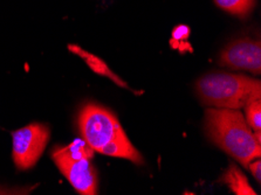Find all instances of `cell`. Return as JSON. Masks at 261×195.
<instances>
[{
	"label": "cell",
	"instance_id": "14",
	"mask_svg": "<svg viewBox=\"0 0 261 195\" xmlns=\"http://www.w3.org/2000/svg\"><path fill=\"white\" fill-rule=\"evenodd\" d=\"M247 169L251 171L253 177L256 179V181L260 182L261 181V162H260L259 159H258V160H255V159H254V160H252L250 164H248Z\"/></svg>",
	"mask_w": 261,
	"mask_h": 195
},
{
	"label": "cell",
	"instance_id": "10",
	"mask_svg": "<svg viewBox=\"0 0 261 195\" xmlns=\"http://www.w3.org/2000/svg\"><path fill=\"white\" fill-rule=\"evenodd\" d=\"M216 5L228 13L245 18L254 9L255 0H215Z\"/></svg>",
	"mask_w": 261,
	"mask_h": 195
},
{
	"label": "cell",
	"instance_id": "3",
	"mask_svg": "<svg viewBox=\"0 0 261 195\" xmlns=\"http://www.w3.org/2000/svg\"><path fill=\"white\" fill-rule=\"evenodd\" d=\"M77 123L84 141L98 153L122 130L114 114L96 104H87L79 115Z\"/></svg>",
	"mask_w": 261,
	"mask_h": 195
},
{
	"label": "cell",
	"instance_id": "1",
	"mask_svg": "<svg viewBox=\"0 0 261 195\" xmlns=\"http://www.w3.org/2000/svg\"><path fill=\"white\" fill-rule=\"evenodd\" d=\"M205 131L212 143L245 169L261 156L260 143L239 109H206Z\"/></svg>",
	"mask_w": 261,
	"mask_h": 195
},
{
	"label": "cell",
	"instance_id": "4",
	"mask_svg": "<svg viewBox=\"0 0 261 195\" xmlns=\"http://www.w3.org/2000/svg\"><path fill=\"white\" fill-rule=\"evenodd\" d=\"M49 127L33 123L12 132V157L18 170H30L39 161L49 142Z\"/></svg>",
	"mask_w": 261,
	"mask_h": 195
},
{
	"label": "cell",
	"instance_id": "6",
	"mask_svg": "<svg viewBox=\"0 0 261 195\" xmlns=\"http://www.w3.org/2000/svg\"><path fill=\"white\" fill-rule=\"evenodd\" d=\"M219 65L232 69L250 70L253 74H260L261 46L259 41L241 39L232 42L221 51Z\"/></svg>",
	"mask_w": 261,
	"mask_h": 195
},
{
	"label": "cell",
	"instance_id": "2",
	"mask_svg": "<svg viewBox=\"0 0 261 195\" xmlns=\"http://www.w3.org/2000/svg\"><path fill=\"white\" fill-rule=\"evenodd\" d=\"M196 90L204 104L220 109H241L250 101L261 98L259 79L239 74H206L197 81Z\"/></svg>",
	"mask_w": 261,
	"mask_h": 195
},
{
	"label": "cell",
	"instance_id": "11",
	"mask_svg": "<svg viewBox=\"0 0 261 195\" xmlns=\"http://www.w3.org/2000/svg\"><path fill=\"white\" fill-rule=\"evenodd\" d=\"M61 150L74 159H88V160H92L95 152L84 139H75L69 145L61 147Z\"/></svg>",
	"mask_w": 261,
	"mask_h": 195
},
{
	"label": "cell",
	"instance_id": "12",
	"mask_svg": "<svg viewBox=\"0 0 261 195\" xmlns=\"http://www.w3.org/2000/svg\"><path fill=\"white\" fill-rule=\"evenodd\" d=\"M245 107L246 122L253 132L261 131V99H253L247 103Z\"/></svg>",
	"mask_w": 261,
	"mask_h": 195
},
{
	"label": "cell",
	"instance_id": "7",
	"mask_svg": "<svg viewBox=\"0 0 261 195\" xmlns=\"http://www.w3.org/2000/svg\"><path fill=\"white\" fill-rule=\"evenodd\" d=\"M100 153L109 157L129 159V160H132L137 165H141L142 162H143V158H142L140 152L135 149V146L130 143L123 129H122L120 132L108 143V144H106L102 147Z\"/></svg>",
	"mask_w": 261,
	"mask_h": 195
},
{
	"label": "cell",
	"instance_id": "13",
	"mask_svg": "<svg viewBox=\"0 0 261 195\" xmlns=\"http://www.w3.org/2000/svg\"><path fill=\"white\" fill-rule=\"evenodd\" d=\"M190 35V29L188 26H184V25H180V26H177L175 30L172 32V39L170 43H171L172 47H175V48L178 49H181V41L183 40H187Z\"/></svg>",
	"mask_w": 261,
	"mask_h": 195
},
{
	"label": "cell",
	"instance_id": "5",
	"mask_svg": "<svg viewBox=\"0 0 261 195\" xmlns=\"http://www.w3.org/2000/svg\"><path fill=\"white\" fill-rule=\"evenodd\" d=\"M52 159L76 192L84 195L97 193V172L90 164V160L69 157L63 152L61 147H57L53 151Z\"/></svg>",
	"mask_w": 261,
	"mask_h": 195
},
{
	"label": "cell",
	"instance_id": "9",
	"mask_svg": "<svg viewBox=\"0 0 261 195\" xmlns=\"http://www.w3.org/2000/svg\"><path fill=\"white\" fill-rule=\"evenodd\" d=\"M223 181L226 184L233 193L237 195H255V190L248 184L247 178L234 164L230 167L223 176Z\"/></svg>",
	"mask_w": 261,
	"mask_h": 195
},
{
	"label": "cell",
	"instance_id": "8",
	"mask_svg": "<svg viewBox=\"0 0 261 195\" xmlns=\"http://www.w3.org/2000/svg\"><path fill=\"white\" fill-rule=\"evenodd\" d=\"M68 49L72 51L73 54H76L77 57H80L82 60H84V61L87 63V65H88L89 68L92 69L94 73H96L98 75H102V76L108 77V78L112 79L114 83H116L117 86L129 89L128 85H126L123 79H121L120 77H118L117 75L114 73V71L110 69L108 66H107V63L103 61V60H101L100 58L95 57L94 54L89 53V51H87L85 49H82L81 47H79L76 45H69Z\"/></svg>",
	"mask_w": 261,
	"mask_h": 195
}]
</instances>
